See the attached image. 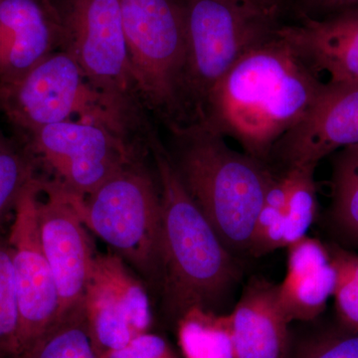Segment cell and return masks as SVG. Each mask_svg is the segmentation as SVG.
Wrapping results in <instances>:
<instances>
[{"label":"cell","mask_w":358,"mask_h":358,"mask_svg":"<svg viewBox=\"0 0 358 358\" xmlns=\"http://www.w3.org/2000/svg\"><path fill=\"white\" fill-rule=\"evenodd\" d=\"M326 87L322 76L277 31L213 87L197 120L268 164L275 143L305 119Z\"/></svg>","instance_id":"1"},{"label":"cell","mask_w":358,"mask_h":358,"mask_svg":"<svg viewBox=\"0 0 358 358\" xmlns=\"http://www.w3.org/2000/svg\"><path fill=\"white\" fill-rule=\"evenodd\" d=\"M0 2H1V0H0Z\"/></svg>","instance_id":"30"},{"label":"cell","mask_w":358,"mask_h":358,"mask_svg":"<svg viewBox=\"0 0 358 358\" xmlns=\"http://www.w3.org/2000/svg\"><path fill=\"white\" fill-rule=\"evenodd\" d=\"M84 307L99 357L124 348L152 326L147 289L115 253L96 254Z\"/></svg>","instance_id":"12"},{"label":"cell","mask_w":358,"mask_h":358,"mask_svg":"<svg viewBox=\"0 0 358 358\" xmlns=\"http://www.w3.org/2000/svg\"><path fill=\"white\" fill-rule=\"evenodd\" d=\"M336 282L329 248L319 240L305 236L289 245L286 278L278 285V299L288 322L315 319L334 296Z\"/></svg>","instance_id":"17"},{"label":"cell","mask_w":358,"mask_h":358,"mask_svg":"<svg viewBox=\"0 0 358 358\" xmlns=\"http://www.w3.org/2000/svg\"><path fill=\"white\" fill-rule=\"evenodd\" d=\"M79 197L39 179L38 224L59 296V315L84 301L96 254L78 208Z\"/></svg>","instance_id":"11"},{"label":"cell","mask_w":358,"mask_h":358,"mask_svg":"<svg viewBox=\"0 0 358 358\" xmlns=\"http://www.w3.org/2000/svg\"><path fill=\"white\" fill-rule=\"evenodd\" d=\"M291 192L289 173L275 176L264 199L257 217L249 254L253 257L267 255L285 245V214Z\"/></svg>","instance_id":"21"},{"label":"cell","mask_w":358,"mask_h":358,"mask_svg":"<svg viewBox=\"0 0 358 358\" xmlns=\"http://www.w3.org/2000/svg\"><path fill=\"white\" fill-rule=\"evenodd\" d=\"M315 167L310 164L287 169L291 176V192L285 214L286 247L305 237L315 220L317 207Z\"/></svg>","instance_id":"23"},{"label":"cell","mask_w":358,"mask_h":358,"mask_svg":"<svg viewBox=\"0 0 358 358\" xmlns=\"http://www.w3.org/2000/svg\"><path fill=\"white\" fill-rule=\"evenodd\" d=\"M303 2L306 9L305 15L310 13H320L322 15L320 17L358 7V0H303Z\"/></svg>","instance_id":"28"},{"label":"cell","mask_w":358,"mask_h":358,"mask_svg":"<svg viewBox=\"0 0 358 358\" xmlns=\"http://www.w3.org/2000/svg\"><path fill=\"white\" fill-rule=\"evenodd\" d=\"M100 358H179L169 341L159 334H141L119 350L103 353Z\"/></svg>","instance_id":"27"},{"label":"cell","mask_w":358,"mask_h":358,"mask_svg":"<svg viewBox=\"0 0 358 358\" xmlns=\"http://www.w3.org/2000/svg\"><path fill=\"white\" fill-rule=\"evenodd\" d=\"M179 178L224 246L248 253L259 212L275 178L270 166L232 150L203 122L173 127Z\"/></svg>","instance_id":"3"},{"label":"cell","mask_w":358,"mask_h":358,"mask_svg":"<svg viewBox=\"0 0 358 358\" xmlns=\"http://www.w3.org/2000/svg\"><path fill=\"white\" fill-rule=\"evenodd\" d=\"M61 41L57 13L45 0L0 2V84L38 65Z\"/></svg>","instance_id":"15"},{"label":"cell","mask_w":358,"mask_h":358,"mask_svg":"<svg viewBox=\"0 0 358 358\" xmlns=\"http://www.w3.org/2000/svg\"><path fill=\"white\" fill-rule=\"evenodd\" d=\"M252 1L258 2V3L265 4V6H278L275 0H252Z\"/></svg>","instance_id":"29"},{"label":"cell","mask_w":358,"mask_h":358,"mask_svg":"<svg viewBox=\"0 0 358 358\" xmlns=\"http://www.w3.org/2000/svg\"><path fill=\"white\" fill-rule=\"evenodd\" d=\"M148 143L162 197V286L166 310L178 320L192 308L214 310L240 280L236 258L188 194L159 138L152 133Z\"/></svg>","instance_id":"2"},{"label":"cell","mask_w":358,"mask_h":358,"mask_svg":"<svg viewBox=\"0 0 358 358\" xmlns=\"http://www.w3.org/2000/svg\"><path fill=\"white\" fill-rule=\"evenodd\" d=\"M230 317L236 358H289V322L278 285L252 279Z\"/></svg>","instance_id":"16"},{"label":"cell","mask_w":358,"mask_h":358,"mask_svg":"<svg viewBox=\"0 0 358 358\" xmlns=\"http://www.w3.org/2000/svg\"><path fill=\"white\" fill-rule=\"evenodd\" d=\"M18 358H100L90 331L84 301L59 315Z\"/></svg>","instance_id":"19"},{"label":"cell","mask_w":358,"mask_h":358,"mask_svg":"<svg viewBox=\"0 0 358 358\" xmlns=\"http://www.w3.org/2000/svg\"><path fill=\"white\" fill-rule=\"evenodd\" d=\"M20 308L13 258L6 231H0V358H18Z\"/></svg>","instance_id":"24"},{"label":"cell","mask_w":358,"mask_h":358,"mask_svg":"<svg viewBox=\"0 0 358 358\" xmlns=\"http://www.w3.org/2000/svg\"><path fill=\"white\" fill-rule=\"evenodd\" d=\"M35 176L29 152L20 150L0 131V231L13 219L20 195Z\"/></svg>","instance_id":"22"},{"label":"cell","mask_w":358,"mask_h":358,"mask_svg":"<svg viewBox=\"0 0 358 358\" xmlns=\"http://www.w3.org/2000/svg\"><path fill=\"white\" fill-rule=\"evenodd\" d=\"M327 82L358 83V7L315 18L301 15L300 22L278 30Z\"/></svg>","instance_id":"14"},{"label":"cell","mask_w":358,"mask_h":358,"mask_svg":"<svg viewBox=\"0 0 358 358\" xmlns=\"http://www.w3.org/2000/svg\"><path fill=\"white\" fill-rule=\"evenodd\" d=\"M331 185L334 222L358 245V145L334 152Z\"/></svg>","instance_id":"20"},{"label":"cell","mask_w":358,"mask_h":358,"mask_svg":"<svg viewBox=\"0 0 358 358\" xmlns=\"http://www.w3.org/2000/svg\"><path fill=\"white\" fill-rule=\"evenodd\" d=\"M120 6L141 100L178 126L189 102L185 6L178 0H120Z\"/></svg>","instance_id":"4"},{"label":"cell","mask_w":358,"mask_h":358,"mask_svg":"<svg viewBox=\"0 0 358 358\" xmlns=\"http://www.w3.org/2000/svg\"><path fill=\"white\" fill-rule=\"evenodd\" d=\"M188 98L197 112L238 61L275 36L278 6L252 0H185Z\"/></svg>","instance_id":"6"},{"label":"cell","mask_w":358,"mask_h":358,"mask_svg":"<svg viewBox=\"0 0 358 358\" xmlns=\"http://www.w3.org/2000/svg\"><path fill=\"white\" fill-rule=\"evenodd\" d=\"M38 194L35 176L20 195L7 230L20 308V355L59 315L57 287L40 237Z\"/></svg>","instance_id":"10"},{"label":"cell","mask_w":358,"mask_h":358,"mask_svg":"<svg viewBox=\"0 0 358 358\" xmlns=\"http://www.w3.org/2000/svg\"><path fill=\"white\" fill-rule=\"evenodd\" d=\"M88 229L150 280L162 278L160 190L138 164H129L78 200Z\"/></svg>","instance_id":"5"},{"label":"cell","mask_w":358,"mask_h":358,"mask_svg":"<svg viewBox=\"0 0 358 358\" xmlns=\"http://www.w3.org/2000/svg\"><path fill=\"white\" fill-rule=\"evenodd\" d=\"M293 358H358V334L312 339L301 345Z\"/></svg>","instance_id":"26"},{"label":"cell","mask_w":358,"mask_h":358,"mask_svg":"<svg viewBox=\"0 0 358 358\" xmlns=\"http://www.w3.org/2000/svg\"><path fill=\"white\" fill-rule=\"evenodd\" d=\"M28 134L34 164L38 160L53 182L81 199L134 162L128 138L100 122L72 120Z\"/></svg>","instance_id":"9"},{"label":"cell","mask_w":358,"mask_h":358,"mask_svg":"<svg viewBox=\"0 0 358 358\" xmlns=\"http://www.w3.org/2000/svg\"><path fill=\"white\" fill-rule=\"evenodd\" d=\"M358 145V83L327 82L315 107L275 143L268 164L281 171L317 166L341 148Z\"/></svg>","instance_id":"13"},{"label":"cell","mask_w":358,"mask_h":358,"mask_svg":"<svg viewBox=\"0 0 358 358\" xmlns=\"http://www.w3.org/2000/svg\"><path fill=\"white\" fill-rule=\"evenodd\" d=\"M56 13L64 50L92 85L138 128L141 96L131 72L120 0H66Z\"/></svg>","instance_id":"8"},{"label":"cell","mask_w":358,"mask_h":358,"mask_svg":"<svg viewBox=\"0 0 358 358\" xmlns=\"http://www.w3.org/2000/svg\"><path fill=\"white\" fill-rule=\"evenodd\" d=\"M0 110L27 134L74 119L100 122L126 136L134 128L65 50L53 52L20 79L0 84Z\"/></svg>","instance_id":"7"},{"label":"cell","mask_w":358,"mask_h":358,"mask_svg":"<svg viewBox=\"0 0 358 358\" xmlns=\"http://www.w3.org/2000/svg\"><path fill=\"white\" fill-rule=\"evenodd\" d=\"M329 251L336 273L333 296L336 310L345 326L358 334V255L336 245Z\"/></svg>","instance_id":"25"},{"label":"cell","mask_w":358,"mask_h":358,"mask_svg":"<svg viewBox=\"0 0 358 358\" xmlns=\"http://www.w3.org/2000/svg\"><path fill=\"white\" fill-rule=\"evenodd\" d=\"M183 358H236L229 315L194 307L178 320Z\"/></svg>","instance_id":"18"}]
</instances>
